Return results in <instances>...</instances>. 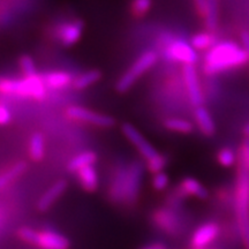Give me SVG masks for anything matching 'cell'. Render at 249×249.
<instances>
[{
    "mask_svg": "<svg viewBox=\"0 0 249 249\" xmlns=\"http://www.w3.org/2000/svg\"><path fill=\"white\" fill-rule=\"evenodd\" d=\"M249 60L244 48L231 40L217 43L204 57V71L208 75L244 66Z\"/></svg>",
    "mask_w": 249,
    "mask_h": 249,
    "instance_id": "cell-1",
    "label": "cell"
},
{
    "mask_svg": "<svg viewBox=\"0 0 249 249\" xmlns=\"http://www.w3.org/2000/svg\"><path fill=\"white\" fill-rule=\"evenodd\" d=\"M235 213L245 248L249 249V170L240 164L235 183Z\"/></svg>",
    "mask_w": 249,
    "mask_h": 249,
    "instance_id": "cell-2",
    "label": "cell"
},
{
    "mask_svg": "<svg viewBox=\"0 0 249 249\" xmlns=\"http://www.w3.org/2000/svg\"><path fill=\"white\" fill-rule=\"evenodd\" d=\"M0 90L2 93H14L22 97H33L37 101H42L46 95V85L43 76L37 74L33 76H24L20 80L2 77L0 81Z\"/></svg>",
    "mask_w": 249,
    "mask_h": 249,
    "instance_id": "cell-3",
    "label": "cell"
},
{
    "mask_svg": "<svg viewBox=\"0 0 249 249\" xmlns=\"http://www.w3.org/2000/svg\"><path fill=\"white\" fill-rule=\"evenodd\" d=\"M158 55L155 51H145L144 53H142L140 57L136 59L135 62L132 65V67L128 71H126V73L118 80L116 89L118 92H126L130 87H132L135 81L142 75L144 71L154 66L157 61Z\"/></svg>",
    "mask_w": 249,
    "mask_h": 249,
    "instance_id": "cell-4",
    "label": "cell"
},
{
    "mask_svg": "<svg viewBox=\"0 0 249 249\" xmlns=\"http://www.w3.org/2000/svg\"><path fill=\"white\" fill-rule=\"evenodd\" d=\"M164 53L169 60L181 62L183 65H194L198 59L197 52L191 43L179 38L167 39Z\"/></svg>",
    "mask_w": 249,
    "mask_h": 249,
    "instance_id": "cell-5",
    "label": "cell"
},
{
    "mask_svg": "<svg viewBox=\"0 0 249 249\" xmlns=\"http://www.w3.org/2000/svg\"><path fill=\"white\" fill-rule=\"evenodd\" d=\"M67 116L74 120H80L99 127H111L114 124V119L107 114L93 112L82 107H71L67 108Z\"/></svg>",
    "mask_w": 249,
    "mask_h": 249,
    "instance_id": "cell-6",
    "label": "cell"
},
{
    "mask_svg": "<svg viewBox=\"0 0 249 249\" xmlns=\"http://www.w3.org/2000/svg\"><path fill=\"white\" fill-rule=\"evenodd\" d=\"M143 174L142 164L140 161H134L127 167L126 183H124V200L127 203H133L138 197L140 185H141V179Z\"/></svg>",
    "mask_w": 249,
    "mask_h": 249,
    "instance_id": "cell-7",
    "label": "cell"
},
{
    "mask_svg": "<svg viewBox=\"0 0 249 249\" xmlns=\"http://www.w3.org/2000/svg\"><path fill=\"white\" fill-rule=\"evenodd\" d=\"M182 73L189 101H191L192 104L196 107H202L203 95H202L200 81H198L197 71H196L195 66L194 65H185V66H183Z\"/></svg>",
    "mask_w": 249,
    "mask_h": 249,
    "instance_id": "cell-8",
    "label": "cell"
},
{
    "mask_svg": "<svg viewBox=\"0 0 249 249\" xmlns=\"http://www.w3.org/2000/svg\"><path fill=\"white\" fill-rule=\"evenodd\" d=\"M121 129H123L124 135L129 140V142H132L133 144L135 145V148L141 152V155L144 158L150 160V158L158 154V152L155 150V148L144 139V136H143L133 124H124Z\"/></svg>",
    "mask_w": 249,
    "mask_h": 249,
    "instance_id": "cell-9",
    "label": "cell"
},
{
    "mask_svg": "<svg viewBox=\"0 0 249 249\" xmlns=\"http://www.w3.org/2000/svg\"><path fill=\"white\" fill-rule=\"evenodd\" d=\"M83 23L79 20L60 24L57 29V38L64 46L74 45L81 38Z\"/></svg>",
    "mask_w": 249,
    "mask_h": 249,
    "instance_id": "cell-10",
    "label": "cell"
},
{
    "mask_svg": "<svg viewBox=\"0 0 249 249\" xmlns=\"http://www.w3.org/2000/svg\"><path fill=\"white\" fill-rule=\"evenodd\" d=\"M35 245L39 246L42 249H68L70 241L66 236L57 232L44 231L38 233Z\"/></svg>",
    "mask_w": 249,
    "mask_h": 249,
    "instance_id": "cell-11",
    "label": "cell"
},
{
    "mask_svg": "<svg viewBox=\"0 0 249 249\" xmlns=\"http://www.w3.org/2000/svg\"><path fill=\"white\" fill-rule=\"evenodd\" d=\"M219 229L214 223H208L198 227L192 238V244L196 248L207 247L217 238Z\"/></svg>",
    "mask_w": 249,
    "mask_h": 249,
    "instance_id": "cell-12",
    "label": "cell"
},
{
    "mask_svg": "<svg viewBox=\"0 0 249 249\" xmlns=\"http://www.w3.org/2000/svg\"><path fill=\"white\" fill-rule=\"evenodd\" d=\"M67 182L65 181V180H59V181L53 183V185L50 187L48 191L44 193V195L39 198L38 204H37L38 209L40 211L48 210L49 208L54 203V201L60 197V195L65 192Z\"/></svg>",
    "mask_w": 249,
    "mask_h": 249,
    "instance_id": "cell-13",
    "label": "cell"
},
{
    "mask_svg": "<svg viewBox=\"0 0 249 249\" xmlns=\"http://www.w3.org/2000/svg\"><path fill=\"white\" fill-rule=\"evenodd\" d=\"M126 176H127V169H124V167L118 169L117 172L114 173L113 180H112L111 188H110V197L114 202L124 200V183H126Z\"/></svg>",
    "mask_w": 249,
    "mask_h": 249,
    "instance_id": "cell-14",
    "label": "cell"
},
{
    "mask_svg": "<svg viewBox=\"0 0 249 249\" xmlns=\"http://www.w3.org/2000/svg\"><path fill=\"white\" fill-rule=\"evenodd\" d=\"M77 178H79L81 186L87 192H95L98 187V177L95 169L91 166H87L77 171Z\"/></svg>",
    "mask_w": 249,
    "mask_h": 249,
    "instance_id": "cell-15",
    "label": "cell"
},
{
    "mask_svg": "<svg viewBox=\"0 0 249 249\" xmlns=\"http://www.w3.org/2000/svg\"><path fill=\"white\" fill-rule=\"evenodd\" d=\"M195 119L202 133L205 135H213L214 133V124L207 108L203 107H196Z\"/></svg>",
    "mask_w": 249,
    "mask_h": 249,
    "instance_id": "cell-16",
    "label": "cell"
},
{
    "mask_svg": "<svg viewBox=\"0 0 249 249\" xmlns=\"http://www.w3.org/2000/svg\"><path fill=\"white\" fill-rule=\"evenodd\" d=\"M46 87L52 89H60L70 85L71 82V76L67 71H51L43 76Z\"/></svg>",
    "mask_w": 249,
    "mask_h": 249,
    "instance_id": "cell-17",
    "label": "cell"
},
{
    "mask_svg": "<svg viewBox=\"0 0 249 249\" xmlns=\"http://www.w3.org/2000/svg\"><path fill=\"white\" fill-rule=\"evenodd\" d=\"M96 160H97V155L93 151H85L81 152L77 156L71 160L70 163H68V170L71 172H74V171H80L81 169L87 166H91V165L95 163Z\"/></svg>",
    "mask_w": 249,
    "mask_h": 249,
    "instance_id": "cell-18",
    "label": "cell"
},
{
    "mask_svg": "<svg viewBox=\"0 0 249 249\" xmlns=\"http://www.w3.org/2000/svg\"><path fill=\"white\" fill-rule=\"evenodd\" d=\"M180 192L182 194L194 195L198 198H205L208 196L207 189L201 185L197 180L193 178H186L180 183Z\"/></svg>",
    "mask_w": 249,
    "mask_h": 249,
    "instance_id": "cell-19",
    "label": "cell"
},
{
    "mask_svg": "<svg viewBox=\"0 0 249 249\" xmlns=\"http://www.w3.org/2000/svg\"><path fill=\"white\" fill-rule=\"evenodd\" d=\"M101 77H102L101 71L98 70L87 71L85 73L80 74V75L73 81V87L76 90H83L101 80Z\"/></svg>",
    "mask_w": 249,
    "mask_h": 249,
    "instance_id": "cell-20",
    "label": "cell"
},
{
    "mask_svg": "<svg viewBox=\"0 0 249 249\" xmlns=\"http://www.w3.org/2000/svg\"><path fill=\"white\" fill-rule=\"evenodd\" d=\"M191 44L195 50H210L217 44L216 36L211 33H198L192 37Z\"/></svg>",
    "mask_w": 249,
    "mask_h": 249,
    "instance_id": "cell-21",
    "label": "cell"
},
{
    "mask_svg": "<svg viewBox=\"0 0 249 249\" xmlns=\"http://www.w3.org/2000/svg\"><path fill=\"white\" fill-rule=\"evenodd\" d=\"M204 23L209 30H214L218 24V0H207L204 12Z\"/></svg>",
    "mask_w": 249,
    "mask_h": 249,
    "instance_id": "cell-22",
    "label": "cell"
},
{
    "mask_svg": "<svg viewBox=\"0 0 249 249\" xmlns=\"http://www.w3.org/2000/svg\"><path fill=\"white\" fill-rule=\"evenodd\" d=\"M30 157L34 160H40L44 156V139L39 133H35L30 139L29 143Z\"/></svg>",
    "mask_w": 249,
    "mask_h": 249,
    "instance_id": "cell-23",
    "label": "cell"
},
{
    "mask_svg": "<svg viewBox=\"0 0 249 249\" xmlns=\"http://www.w3.org/2000/svg\"><path fill=\"white\" fill-rule=\"evenodd\" d=\"M26 169L27 164L24 163V161H18V163L13 165L11 169H8L6 172L1 174V178H0V187L4 188L6 185H8L9 182L13 181V180L18 178V177H20L21 174L26 171Z\"/></svg>",
    "mask_w": 249,
    "mask_h": 249,
    "instance_id": "cell-24",
    "label": "cell"
},
{
    "mask_svg": "<svg viewBox=\"0 0 249 249\" xmlns=\"http://www.w3.org/2000/svg\"><path fill=\"white\" fill-rule=\"evenodd\" d=\"M165 127L169 130L177 133L188 134L193 130V124L189 120L181 119V118H171L165 121Z\"/></svg>",
    "mask_w": 249,
    "mask_h": 249,
    "instance_id": "cell-25",
    "label": "cell"
},
{
    "mask_svg": "<svg viewBox=\"0 0 249 249\" xmlns=\"http://www.w3.org/2000/svg\"><path fill=\"white\" fill-rule=\"evenodd\" d=\"M155 220L164 230L174 229V220H176V218H174L172 213H170V211L160 210L158 213H155Z\"/></svg>",
    "mask_w": 249,
    "mask_h": 249,
    "instance_id": "cell-26",
    "label": "cell"
},
{
    "mask_svg": "<svg viewBox=\"0 0 249 249\" xmlns=\"http://www.w3.org/2000/svg\"><path fill=\"white\" fill-rule=\"evenodd\" d=\"M151 7V0H133L132 13L135 17L141 18L149 12Z\"/></svg>",
    "mask_w": 249,
    "mask_h": 249,
    "instance_id": "cell-27",
    "label": "cell"
},
{
    "mask_svg": "<svg viewBox=\"0 0 249 249\" xmlns=\"http://www.w3.org/2000/svg\"><path fill=\"white\" fill-rule=\"evenodd\" d=\"M236 160V156L234 151L231 150V149L225 148L222 149L219 152H218V161L225 167H230L232 165H234Z\"/></svg>",
    "mask_w": 249,
    "mask_h": 249,
    "instance_id": "cell-28",
    "label": "cell"
},
{
    "mask_svg": "<svg viewBox=\"0 0 249 249\" xmlns=\"http://www.w3.org/2000/svg\"><path fill=\"white\" fill-rule=\"evenodd\" d=\"M20 67L22 73L24 74V76H33L37 74L35 62H34L33 59L28 54H24L20 58Z\"/></svg>",
    "mask_w": 249,
    "mask_h": 249,
    "instance_id": "cell-29",
    "label": "cell"
},
{
    "mask_svg": "<svg viewBox=\"0 0 249 249\" xmlns=\"http://www.w3.org/2000/svg\"><path fill=\"white\" fill-rule=\"evenodd\" d=\"M165 164H166V158L164 156L157 154L154 157L148 160V169L152 173H160L163 171Z\"/></svg>",
    "mask_w": 249,
    "mask_h": 249,
    "instance_id": "cell-30",
    "label": "cell"
},
{
    "mask_svg": "<svg viewBox=\"0 0 249 249\" xmlns=\"http://www.w3.org/2000/svg\"><path fill=\"white\" fill-rule=\"evenodd\" d=\"M18 235H20V238L22 239L23 241L35 245L38 232H36L35 230L30 229V227H22V229L18 230Z\"/></svg>",
    "mask_w": 249,
    "mask_h": 249,
    "instance_id": "cell-31",
    "label": "cell"
},
{
    "mask_svg": "<svg viewBox=\"0 0 249 249\" xmlns=\"http://www.w3.org/2000/svg\"><path fill=\"white\" fill-rule=\"evenodd\" d=\"M169 185V178L164 172L156 173L152 179V186L156 191H163Z\"/></svg>",
    "mask_w": 249,
    "mask_h": 249,
    "instance_id": "cell-32",
    "label": "cell"
},
{
    "mask_svg": "<svg viewBox=\"0 0 249 249\" xmlns=\"http://www.w3.org/2000/svg\"><path fill=\"white\" fill-rule=\"evenodd\" d=\"M240 155V164H242L246 169L249 170V138L245 139V141L242 142Z\"/></svg>",
    "mask_w": 249,
    "mask_h": 249,
    "instance_id": "cell-33",
    "label": "cell"
},
{
    "mask_svg": "<svg viewBox=\"0 0 249 249\" xmlns=\"http://www.w3.org/2000/svg\"><path fill=\"white\" fill-rule=\"evenodd\" d=\"M9 121H11V112L5 104H1V107H0V124L5 126V124H9Z\"/></svg>",
    "mask_w": 249,
    "mask_h": 249,
    "instance_id": "cell-34",
    "label": "cell"
},
{
    "mask_svg": "<svg viewBox=\"0 0 249 249\" xmlns=\"http://www.w3.org/2000/svg\"><path fill=\"white\" fill-rule=\"evenodd\" d=\"M241 43H242V48H244L246 53H247L249 57V33L248 31H244V33L241 34Z\"/></svg>",
    "mask_w": 249,
    "mask_h": 249,
    "instance_id": "cell-35",
    "label": "cell"
},
{
    "mask_svg": "<svg viewBox=\"0 0 249 249\" xmlns=\"http://www.w3.org/2000/svg\"><path fill=\"white\" fill-rule=\"evenodd\" d=\"M196 8H197L198 13H200L202 17L204 15L205 12V7H207V0H194Z\"/></svg>",
    "mask_w": 249,
    "mask_h": 249,
    "instance_id": "cell-36",
    "label": "cell"
},
{
    "mask_svg": "<svg viewBox=\"0 0 249 249\" xmlns=\"http://www.w3.org/2000/svg\"><path fill=\"white\" fill-rule=\"evenodd\" d=\"M144 249H165V247L161 245H152V246H150V247H147Z\"/></svg>",
    "mask_w": 249,
    "mask_h": 249,
    "instance_id": "cell-37",
    "label": "cell"
},
{
    "mask_svg": "<svg viewBox=\"0 0 249 249\" xmlns=\"http://www.w3.org/2000/svg\"><path fill=\"white\" fill-rule=\"evenodd\" d=\"M244 133H245V135L247 136V138H249V124H246V126H245Z\"/></svg>",
    "mask_w": 249,
    "mask_h": 249,
    "instance_id": "cell-38",
    "label": "cell"
},
{
    "mask_svg": "<svg viewBox=\"0 0 249 249\" xmlns=\"http://www.w3.org/2000/svg\"><path fill=\"white\" fill-rule=\"evenodd\" d=\"M192 249H211V248H207V247H203V248H196V247H193Z\"/></svg>",
    "mask_w": 249,
    "mask_h": 249,
    "instance_id": "cell-39",
    "label": "cell"
}]
</instances>
